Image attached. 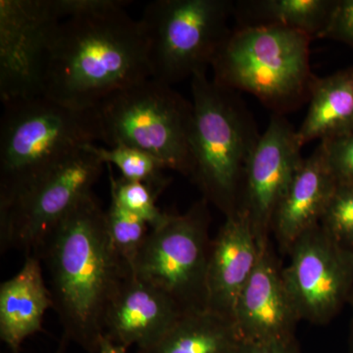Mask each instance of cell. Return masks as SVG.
I'll list each match as a JSON object with an SVG mask.
<instances>
[{"label": "cell", "instance_id": "1", "mask_svg": "<svg viewBox=\"0 0 353 353\" xmlns=\"http://www.w3.org/2000/svg\"><path fill=\"white\" fill-rule=\"evenodd\" d=\"M50 278L63 336L99 352L111 301L132 272L109 236L106 211L88 194L46 234L36 253Z\"/></svg>", "mask_w": 353, "mask_h": 353}, {"label": "cell", "instance_id": "2", "mask_svg": "<svg viewBox=\"0 0 353 353\" xmlns=\"http://www.w3.org/2000/svg\"><path fill=\"white\" fill-rule=\"evenodd\" d=\"M150 78L143 26L122 9L57 26L44 61L41 95L70 108H94L114 92Z\"/></svg>", "mask_w": 353, "mask_h": 353}, {"label": "cell", "instance_id": "3", "mask_svg": "<svg viewBox=\"0 0 353 353\" xmlns=\"http://www.w3.org/2000/svg\"><path fill=\"white\" fill-rule=\"evenodd\" d=\"M192 173L204 199L225 216L240 208L246 166L261 134L234 90L208 80L206 71L192 77Z\"/></svg>", "mask_w": 353, "mask_h": 353}, {"label": "cell", "instance_id": "4", "mask_svg": "<svg viewBox=\"0 0 353 353\" xmlns=\"http://www.w3.org/2000/svg\"><path fill=\"white\" fill-rule=\"evenodd\" d=\"M102 143L97 108H70L43 97L4 105L0 123V204L83 146Z\"/></svg>", "mask_w": 353, "mask_h": 353}, {"label": "cell", "instance_id": "5", "mask_svg": "<svg viewBox=\"0 0 353 353\" xmlns=\"http://www.w3.org/2000/svg\"><path fill=\"white\" fill-rule=\"evenodd\" d=\"M310 37L279 26L238 27L213 59V81L250 92L278 114L309 95Z\"/></svg>", "mask_w": 353, "mask_h": 353}, {"label": "cell", "instance_id": "6", "mask_svg": "<svg viewBox=\"0 0 353 353\" xmlns=\"http://www.w3.org/2000/svg\"><path fill=\"white\" fill-rule=\"evenodd\" d=\"M97 109L104 145L139 148L167 170L190 176L192 103L170 85L148 79L109 95Z\"/></svg>", "mask_w": 353, "mask_h": 353}, {"label": "cell", "instance_id": "7", "mask_svg": "<svg viewBox=\"0 0 353 353\" xmlns=\"http://www.w3.org/2000/svg\"><path fill=\"white\" fill-rule=\"evenodd\" d=\"M230 0H157L141 22L148 37L152 78L173 85L206 71L229 36Z\"/></svg>", "mask_w": 353, "mask_h": 353}, {"label": "cell", "instance_id": "8", "mask_svg": "<svg viewBox=\"0 0 353 353\" xmlns=\"http://www.w3.org/2000/svg\"><path fill=\"white\" fill-rule=\"evenodd\" d=\"M208 203L203 199L185 214H168L150 229L132 267L134 276L168 294L185 314L208 309Z\"/></svg>", "mask_w": 353, "mask_h": 353}, {"label": "cell", "instance_id": "9", "mask_svg": "<svg viewBox=\"0 0 353 353\" xmlns=\"http://www.w3.org/2000/svg\"><path fill=\"white\" fill-rule=\"evenodd\" d=\"M103 163L83 146L37 179L6 204H0V248L36 255L46 234L92 189Z\"/></svg>", "mask_w": 353, "mask_h": 353}, {"label": "cell", "instance_id": "10", "mask_svg": "<svg viewBox=\"0 0 353 353\" xmlns=\"http://www.w3.org/2000/svg\"><path fill=\"white\" fill-rule=\"evenodd\" d=\"M289 254L282 275L299 319L327 324L353 296V252L318 225L296 241Z\"/></svg>", "mask_w": 353, "mask_h": 353}, {"label": "cell", "instance_id": "11", "mask_svg": "<svg viewBox=\"0 0 353 353\" xmlns=\"http://www.w3.org/2000/svg\"><path fill=\"white\" fill-rule=\"evenodd\" d=\"M62 21L54 0L0 1V99L3 105L41 95L46 53Z\"/></svg>", "mask_w": 353, "mask_h": 353}, {"label": "cell", "instance_id": "12", "mask_svg": "<svg viewBox=\"0 0 353 353\" xmlns=\"http://www.w3.org/2000/svg\"><path fill=\"white\" fill-rule=\"evenodd\" d=\"M296 130L275 113L246 166L239 210L250 221L259 245L269 243L274 215L303 163Z\"/></svg>", "mask_w": 353, "mask_h": 353}, {"label": "cell", "instance_id": "13", "mask_svg": "<svg viewBox=\"0 0 353 353\" xmlns=\"http://www.w3.org/2000/svg\"><path fill=\"white\" fill-rule=\"evenodd\" d=\"M299 321L269 241L262 245L259 263L236 301V334L241 341L296 340Z\"/></svg>", "mask_w": 353, "mask_h": 353}, {"label": "cell", "instance_id": "14", "mask_svg": "<svg viewBox=\"0 0 353 353\" xmlns=\"http://www.w3.org/2000/svg\"><path fill=\"white\" fill-rule=\"evenodd\" d=\"M262 245L245 213L239 210L226 216L211 241L206 272L208 310L233 321L236 301L259 263Z\"/></svg>", "mask_w": 353, "mask_h": 353}, {"label": "cell", "instance_id": "15", "mask_svg": "<svg viewBox=\"0 0 353 353\" xmlns=\"http://www.w3.org/2000/svg\"><path fill=\"white\" fill-rule=\"evenodd\" d=\"M183 314L168 294L132 274L109 304L104 336L141 350L159 341Z\"/></svg>", "mask_w": 353, "mask_h": 353}, {"label": "cell", "instance_id": "16", "mask_svg": "<svg viewBox=\"0 0 353 353\" xmlns=\"http://www.w3.org/2000/svg\"><path fill=\"white\" fill-rule=\"evenodd\" d=\"M336 185L318 145L304 158L274 215L272 232L282 252L289 253L303 234L320 225Z\"/></svg>", "mask_w": 353, "mask_h": 353}, {"label": "cell", "instance_id": "17", "mask_svg": "<svg viewBox=\"0 0 353 353\" xmlns=\"http://www.w3.org/2000/svg\"><path fill=\"white\" fill-rule=\"evenodd\" d=\"M53 308L50 289L38 255H28L22 269L0 285V339L11 353H20L22 343L43 331L44 314Z\"/></svg>", "mask_w": 353, "mask_h": 353}, {"label": "cell", "instance_id": "18", "mask_svg": "<svg viewBox=\"0 0 353 353\" xmlns=\"http://www.w3.org/2000/svg\"><path fill=\"white\" fill-rule=\"evenodd\" d=\"M309 97L307 113L296 130L301 145L353 131V68L313 79Z\"/></svg>", "mask_w": 353, "mask_h": 353}, {"label": "cell", "instance_id": "19", "mask_svg": "<svg viewBox=\"0 0 353 353\" xmlns=\"http://www.w3.org/2000/svg\"><path fill=\"white\" fill-rule=\"evenodd\" d=\"M239 341L233 321L206 309L185 313L159 341L137 353H234Z\"/></svg>", "mask_w": 353, "mask_h": 353}, {"label": "cell", "instance_id": "20", "mask_svg": "<svg viewBox=\"0 0 353 353\" xmlns=\"http://www.w3.org/2000/svg\"><path fill=\"white\" fill-rule=\"evenodd\" d=\"M336 0H245L234 4L239 27L279 26L321 38Z\"/></svg>", "mask_w": 353, "mask_h": 353}, {"label": "cell", "instance_id": "21", "mask_svg": "<svg viewBox=\"0 0 353 353\" xmlns=\"http://www.w3.org/2000/svg\"><path fill=\"white\" fill-rule=\"evenodd\" d=\"M85 148L94 153L103 164L115 167L122 178L131 182L145 183L158 196L168 187L165 165L150 153L127 145L108 146L90 143Z\"/></svg>", "mask_w": 353, "mask_h": 353}, {"label": "cell", "instance_id": "22", "mask_svg": "<svg viewBox=\"0 0 353 353\" xmlns=\"http://www.w3.org/2000/svg\"><path fill=\"white\" fill-rule=\"evenodd\" d=\"M106 223L114 248L132 272L134 261L150 234V225L113 201L106 211Z\"/></svg>", "mask_w": 353, "mask_h": 353}, {"label": "cell", "instance_id": "23", "mask_svg": "<svg viewBox=\"0 0 353 353\" xmlns=\"http://www.w3.org/2000/svg\"><path fill=\"white\" fill-rule=\"evenodd\" d=\"M110 179L111 201L132 214L145 221L150 229L157 227L166 219L168 213L157 205V194L145 183L131 182L122 176L114 178L112 166L106 165Z\"/></svg>", "mask_w": 353, "mask_h": 353}, {"label": "cell", "instance_id": "24", "mask_svg": "<svg viewBox=\"0 0 353 353\" xmlns=\"http://www.w3.org/2000/svg\"><path fill=\"white\" fill-rule=\"evenodd\" d=\"M320 226L338 245L353 252V185L336 183Z\"/></svg>", "mask_w": 353, "mask_h": 353}, {"label": "cell", "instance_id": "25", "mask_svg": "<svg viewBox=\"0 0 353 353\" xmlns=\"http://www.w3.org/2000/svg\"><path fill=\"white\" fill-rule=\"evenodd\" d=\"M319 145L336 183L353 185V131L324 139Z\"/></svg>", "mask_w": 353, "mask_h": 353}, {"label": "cell", "instance_id": "26", "mask_svg": "<svg viewBox=\"0 0 353 353\" xmlns=\"http://www.w3.org/2000/svg\"><path fill=\"white\" fill-rule=\"evenodd\" d=\"M55 7L62 20L85 17L122 10L131 1L126 0H54Z\"/></svg>", "mask_w": 353, "mask_h": 353}, {"label": "cell", "instance_id": "27", "mask_svg": "<svg viewBox=\"0 0 353 353\" xmlns=\"http://www.w3.org/2000/svg\"><path fill=\"white\" fill-rule=\"evenodd\" d=\"M334 39L353 48V0H336L321 38Z\"/></svg>", "mask_w": 353, "mask_h": 353}, {"label": "cell", "instance_id": "28", "mask_svg": "<svg viewBox=\"0 0 353 353\" xmlns=\"http://www.w3.org/2000/svg\"><path fill=\"white\" fill-rule=\"evenodd\" d=\"M234 353H301L296 340L239 341Z\"/></svg>", "mask_w": 353, "mask_h": 353}, {"label": "cell", "instance_id": "29", "mask_svg": "<svg viewBox=\"0 0 353 353\" xmlns=\"http://www.w3.org/2000/svg\"><path fill=\"white\" fill-rule=\"evenodd\" d=\"M127 347L114 343L106 336H102L101 345L97 353H127Z\"/></svg>", "mask_w": 353, "mask_h": 353}, {"label": "cell", "instance_id": "30", "mask_svg": "<svg viewBox=\"0 0 353 353\" xmlns=\"http://www.w3.org/2000/svg\"><path fill=\"white\" fill-rule=\"evenodd\" d=\"M69 343L70 341L67 340L65 336H62L61 341H60L59 345H58L55 353H67V347H68Z\"/></svg>", "mask_w": 353, "mask_h": 353}, {"label": "cell", "instance_id": "31", "mask_svg": "<svg viewBox=\"0 0 353 353\" xmlns=\"http://www.w3.org/2000/svg\"><path fill=\"white\" fill-rule=\"evenodd\" d=\"M350 303H352L353 308V296L352 297V299H350ZM350 352L353 353V314L352 320V328H350Z\"/></svg>", "mask_w": 353, "mask_h": 353}]
</instances>
